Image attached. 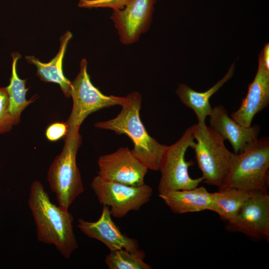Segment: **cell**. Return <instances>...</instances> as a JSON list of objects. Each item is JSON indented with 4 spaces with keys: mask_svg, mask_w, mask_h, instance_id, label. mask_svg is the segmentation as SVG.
<instances>
[{
    "mask_svg": "<svg viewBox=\"0 0 269 269\" xmlns=\"http://www.w3.org/2000/svg\"><path fill=\"white\" fill-rule=\"evenodd\" d=\"M79 128H68L62 151L55 157L47 172V180L58 205L66 209L84 191L76 164L77 153L82 143Z\"/></svg>",
    "mask_w": 269,
    "mask_h": 269,
    "instance_id": "3957f363",
    "label": "cell"
},
{
    "mask_svg": "<svg viewBox=\"0 0 269 269\" xmlns=\"http://www.w3.org/2000/svg\"><path fill=\"white\" fill-rule=\"evenodd\" d=\"M14 122L9 111V98L6 87H0V134L9 132Z\"/></svg>",
    "mask_w": 269,
    "mask_h": 269,
    "instance_id": "44dd1931",
    "label": "cell"
},
{
    "mask_svg": "<svg viewBox=\"0 0 269 269\" xmlns=\"http://www.w3.org/2000/svg\"><path fill=\"white\" fill-rule=\"evenodd\" d=\"M171 211L176 214L211 211L212 193L203 186L158 194Z\"/></svg>",
    "mask_w": 269,
    "mask_h": 269,
    "instance_id": "9a60e30c",
    "label": "cell"
},
{
    "mask_svg": "<svg viewBox=\"0 0 269 269\" xmlns=\"http://www.w3.org/2000/svg\"><path fill=\"white\" fill-rule=\"evenodd\" d=\"M196 140L194 150L203 181L221 188L228 176L232 152L226 147L223 138L205 123L193 125Z\"/></svg>",
    "mask_w": 269,
    "mask_h": 269,
    "instance_id": "5b68a950",
    "label": "cell"
},
{
    "mask_svg": "<svg viewBox=\"0 0 269 269\" xmlns=\"http://www.w3.org/2000/svg\"><path fill=\"white\" fill-rule=\"evenodd\" d=\"M269 139L258 138L238 153L232 154L229 173L220 189L232 188L268 193Z\"/></svg>",
    "mask_w": 269,
    "mask_h": 269,
    "instance_id": "277c9868",
    "label": "cell"
},
{
    "mask_svg": "<svg viewBox=\"0 0 269 269\" xmlns=\"http://www.w3.org/2000/svg\"><path fill=\"white\" fill-rule=\"evenodd\" d=\"M98 175L102 178L128 185L144 184L148 169L128 147H121L110 154L99 157Z\"/></svg>",
    "mask_w": 269,
    "mask_h": 269,
    "instance_id": "30bf717a",
    "label": "cell"
},
{
    "mask_svg": "<svg viewBox=\"0 0 269 269\" xmlns=\"http://www.w3.org/2000/svg\"><path fill=\"white\" fill-rule=\"evenodd\" d=\"M252 192L232 188L218 189L217 192L212 193L211 211L217 213L226 223L231 222L236 218Z\"/></svg>",
    "mask_w": 269,
    "mask_h": 269,
    "instance_id": "ac0fdd59",
    "label": "cell"
},
{
    "mask_svg": "<svg viewBox=\"0 0 269 269\" xmlns=\"http://www.w3.org/2000/svg\"><path fill=\"white\" fill-rule=\"evenodd\" d=\"M145 256L140 250L130 252L121 249L110 252L105 262L109 269H150L151 267L143 261Z\"/></svg>",
    "mask_w": 269,
    "mask_h": 269,
    "instance_id": "ffe728a7",
    "label": "cell"
},
{
    "mask_svg": "<svg viewBox=\"0 0 269 269\" xmlns=\"http://www.w3.org/2000/svg\"><path fill=\"white\" fill-rule=\"evenodd\" d=\"M193 125L188 127L180 138L167 146L161 159L159 170L161 173L158 185V194L195 188L203 181L202 177L192 178L188 168L194 162L185 159L189 147L193 148L195 141L193 135Z\"/></svg>",
    "mask_w": 269,
    "mask_h": 269,
    "instance_id": "8992f818",
    "label": "cell"
},
{
    "mask_svg": "<svg viewBox=\"0 0 269 269\" xmlns=\"http://www.w3.org/2000/svg\"><path fill=\"white\" fill-rule=\"evenodd\" d=\"M234 70L233 63L226 75L205 92H197L184 83L178 85L176 90L178 97L186 107L194 111L198 123H205V119L210 115L212 109L209 101L210 98L231 78Z\"/></svg>",
    "mask_w": 269,
    "mask_h": 269,
    "instance_id": "e0dca14e",
    "label": "cell"
},
{
    "mask_svg": "<svg viewBox=\"0 0 269 269\" xmlns=\"http://www.w3.org/2000/svg\"><path fill=\"white\" fill-rule=\"evenodd\" d=\"M226 230L244 234L255 240L269 238V195L252 191L234 220L227 223Z\"/></svg>",
    "mask_w": 269,
    "mask_h": 269,
    "instance_id": "9c48e42d",
    "label": "cell"
},
{
    "mask_svg": "<svg viewBox=\"0 0 269 269\" xmlns=\"http://www.w3.org/2000/svg\"><path fill=\"white\" fill-rule=\"evenodd\" d=\"M209 116V127L231 144L235 153L242 152L249 143L258 138V126L244 127L229 116L224 106L212 107Z\"/></svg>",
    "mask_w": 269,
    "mask_h": 269,
    "instance_id": "5bb4252c",
    "label": "cell"
},
{
    "mask_svg": "<svg viewBox=\"0 0 269 269\" xmlns=\"http://www.w3.org/2000/svg\"><path fill=\"white\" fill-rule=\"evenodd\" d=\"M91 187L100 203L109 207L112 216L122 218L130 211H137L148 202L151 187L145 184L133 186L104 179L95 176Z\"/></svg>",
    "mask_w": 269,
    "mask_h": 269,
    "instance_id": "ba28073f",
    "label": "cell"
},
{
    "mask_svg": "<svg viewBox=\"0 0 269 269\" xmlns=\"http://www.w3.org/2000/svg\"><path fill=\"white\" fill-rule=\"evenodd\" d=\"M70 97L73 107L70 115L65 122L69 127H79L91 113L100 109L120 105L125 97L107 96L102 93L92 83L87 72V61L83 58L80 63V71L71 82Z\"/></svg>",
    "mask_w": 269,
    "mask_h": 269,
    "instance_id": "52a82bcc",
    "label": "cell"
},
{
    "mask_svg": "<svg viewBox=\"0 0 269 269\" xmlns=\"http://www.w3.org/2000/svg\"><path fill=\"white\" fill-rule=\"evenodd\" d=\"M68 126L65 123L56 122L50 125L46 129L45 134L50 141H56L66 134Z\"/></svg>",
    "mask_w": 269,
    "mask_h": 269,
    "instance_id": "603a6c76",
    "label": "cell"
},
{
    "mask_svg": "<svg viewBox=\"0 0 269 269\" xmlns=\"http://www.w3.org/2000/svg\"><path fill=\"white\" fill-rule=\"evenodd\" d=\"M132 0H80L78 6L85 8L109 7L123 9Z\"/></svg>",
    "mask_w": 269,
    "mask_h": 269,
    "instance_id": "7402d4cb",
    "label": "cell"
},
{
    "mask_svg": "<svg viewBox=\"0 0 269 269\" xmlns=\"http://www.w3.org/2000/svg\"><path fill=\"white\" fill-rule=\"evenodd\" d=\"M72 37V34L67 31L60 39V48L56 55L48 63H42L34 56H26V61L37 68V75L45 82L58 84L64 95L70 97L71 82L64 75L62 63L68 44Z\"/></svg>",
    "mask_w": 269,
    "mask_h": 269,
    "instance_id": "2e32d148",
    "label": "cell"
},
{
    "mask_svg": "<svg viewBox=\"0 0 269 269\" xmlns=\"http://www.w3.org/2000/svg\"><path fill=\"white\" fill-rule=\"evenodd\" d=\"M261 54L266 67L269 70V44L267 43Z\"/></svg>",
    "mask_w": 269,
    "mask_h": 269,
    "instance_id": "cb8c5ba5",
    "label": "cell"
},
{
    "mask_svg": "<svg viewBox=\"0 0 269 269\" xmlns=\"http://www.w3.org/2000/svg\"><path fill=\"white\" fill-rule=\"evenodd\" d=\"M156 0H132L123 9H114L111 19L125 45L137 42L147 32L152 22Z\"/></svg>",
    "mask_w": 269,
    "mask_h": 269,
    "instance_id": "8fae6325",
    "label": "cell"
},
{
    "mask_svg": "<svg viewBox=\"0 0 269 269\" xmlns=\"http://www.w3.org/2000/svg\"><path fill=\"white\" fill-rule=\"evenodd\" d=\"M11 56V75L9 84L6 88L9 98V111L13 118L14 125H16L19 123L22 112L35 98L33 97L27 100L28 89L25 86L26 80L21 79L16 72L17 63L21 56L15 52L12 53Z\"/></svg>",
    "mask_w": 269,
    "mask_h": 269,
    "instance_id": "d6986e66",
    "label": "cell"
},
{
    "mask_svg": "<svg viewBox=\"0 0 269 269\" xmlns=\"http://www.w3.org/2000/svg\"><path fill=\"white\" fill-rule=\"evenodd\" d=\"M28 205L36 225L37 240L54 246L62 257L69 259L78 246L73 216L68 209L52 203L38 180L30 186Z\"/></svg>",
    "mask_w": 269,
    "mask_h": 269,
    "instance_id": "6da1fadb",
    "label": "cell"
},
{
    "mask_svg": "<svg viewBox=\"0 0 269 269\" xmlns=\"http://www.w3.org/2000/svg\"><path fill=\"white\" fill-rule=\"evenodd\" d=\"M103 206L101 215L97 221L77 220L80 231L88 237L103 243L110 252L125 249L134 252L139 250L137 241L124 235L112 220L109 207Z\"/></svg>",
    "mask_w": 269,
    "mask_h": 269,
    "instance_id": "7c38bea8",
    "label": "cell"
},
{
    "mask_svg": "<svg viewBox=\"0 0 269 269\" xmlns=\"http://www.w3.org/2000/svg\"><path fill=\"white\" fill-rule=\"evenodd\" d=\"M122 110L116 117L97 122L95 127L125 134L132 140L134 155L148 169L158 171L167 145L159 143L147 133L141 121L139 112L142 96L137 91L125 97Z\"/></svg>",
    "mask_w": 269,
    "mask_h": 269,
    "instance_id": "7a4b0ae2",
    "label": "cell"
},
{
    "mask_svg": "<svg viewBox=\"0 0 269 269\" xmlns=\"http://www.w3.org/2000/svg\"><path fill=\"white\" fill-rule=\"evenodd\" d=\"M269 104V70L265 65L261 54L254 80L249 85L246 96L242 99L239 109L231 117L245 127H250L257 114L268 107Z\"/></svg>",
    "mask_w": 269,
    "mask_h": 269,
    "instance_id": "4fadbf2b",
    "label": "cell"
}]
</instances>
